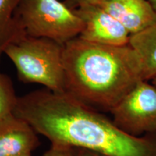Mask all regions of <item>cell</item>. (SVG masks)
<instances>
[{
  "instance_id": "1",
  "label": "cell",
  "mask_w": 156,
  "mask_h": 156,
  "mask_svg": "<svg viewBox=\"0 0 156 156\" xmlns=\"http://www.w3.org/2000/svg\"><path fill=\"white\" fill-rule=\"evenodd\" d=\"M14 114L51 144H63L106 156H156V133L130 135L113 120L65 93L47 88L17 98Z\"/></svg>"
},
{
  "instance_id": "2",
  "label": "cell",
  "mask_w": 156,
  "mask_h": 156,
  "mask_svg": "<svg viewBox=\"0 0 156 156\" xmlns=\"http://www.w3.org/2000/svg\"><path fill=\"white\" fill-rule=\"evenodd\" d=\"M64 93L95 110L110 112L144 80L141 62L129 44L110 46L77 37L63 49Z\"/></svg>"
},
{
  "instance_id": "3",
  "label": "cell",
  "mask_w": 156,
  "mask_h": 156,
  "mask_svg": "<svg viewBox=\"0 0 156 156\" xmlns=\"http://www.w3.org/2000/svg\"><path fill=\"white\" fill-rule=\"evenodd\" d=\"M64 45L45 38L23 35L6 46L4 54L25 83L40 84L55 93H64Z\"/></svg>"
},
{
  "instance_id": "4",
  "label": "cell",
  "mask_w": 156,
  "mask_h": 156,
  "mask_svg": "<svg viewBox=\"0 0 156 156\" xmlns=\"http://www.w3.org/2000/svg\"><path fill=\"white\" fill-rule=\"evenodd\" d=\"M15 17L27 36L62 45L79 36L83 27L74 9L59 0H22Z\"/></svg>"
},
{
  "instance_id": "5",
  "label": "cell",
  "mask_w": 156,
  "mask_h": 156,
  "mask_svg": "<svg viewBox=\"0 0 156 156\" xmlns=\"http://www.w3.org/2000/svg\"><path fill=\"white\" fill-rule=\"evenodd\" d=\"M111 113L114 124L130 135L156 133V87L140 81Z\"/></svg>"
},
{
  "instance_id": "6",
  "label": "cell",
  "mask_w": 156,
  "mask_h": 156,
  "mask_svg": "<svg viewBox=\"0 0 156 156\" xmlns=\"http://www.w3.org/2000/svg\"><path fill=\"white\" fill-rule=\"evenodd\" d=\"M83 23L78 37L89 42L124 46L129 43V31L98 5L82 6L74 9Z\"/></svg>"
},
{
  "instance_id": "7",
  "label": "cell",
  "mask_w": 156,
  "mask_h": 156,
  "mask_svg": "<svg viewBox=\"0 0 156 156\" xmlns=\"http://www.w3.org/2000/svg\"><path fill=\"white\" fill-rule=\"evenodd\" d=\"M98 5L116 19L130 35L156 23V12L148 0H105Z\"/></svg>"
},
{
  "instance_id": "8",
  "label": "cell",
  "mask_w": 156,
  "mask_h": 156,
  "mask_svg": "<svg viewBox=\"0 0 156 156\" xmlns=\"http://www.w3.org/2000/svg\"><path fill=\"white\" fill-rule=\"evenodd\" d=\"M40 144L32 126L15 114L0 124V156L31 154Z\"/></svg>"
},
{
  "instance_id": "9",
  "label": "cell",
  "mask_w": 156,
  "mask_h": 156,
  "mask_svg": "<svg viewBox=\"0 0 156 156\" xmlns=\"http://www.w3.org/2000/svg\"><path fill=\"white\" fill-rule=\"evenodd\" d=\"M129 44L139 56L144 80L153 79L156 75V23L131 35Z\"/></svg>"
},
{
  "instance_id": "10",
  "label": "cell",
  "mask_w": 156,
  "mask_h": 156,
  "mask_svg": "<svg viewBox=\"0 0 156 156\" xmlns=\"http://www.w3.org/2000/svg\"><path fill=\"white\" fill-rule=\"evenodd\" d=\"M22 0H0V60L6 46L23 35L15 12Z\"/></svg>"
},
{
  "instance_id": "11",
  "label": "cell",
  "mask_w": 156,
  "mask_h": 156,
  "mask_svg": "<svg viewBox=\"0 0 156 156\" xmlns=\"http://www.w3.org/2000/svg\"><path fill=\"white\" fill-rule=\"evenodd\" d=\"M17 98L10 77L0 73V124L14 115Z\"/></svg>"
},
{
  "instance_id": "12",
  "label": "cell",
  "mask_w": 156,
  "mask_h": 156,
  "mask_svg": "<svg viewBox=\"0 0 156 156\" xmlns=\"http://www.w3.org/2000/svg\"><path fill=\"white\" fill-rule=\"evenodd\" d=\"M43 156H75V152L73 147L63 144L53 143Z\"/></svg>"
},
{
  "instance_id": "13",
  "label": "cell",
  "mask_w": 156,
  "mask_h": 156,
  "mask_svg": "<svg viewBox=\"0 0 156 156\" xmlns=\"http://www.w3.org/2000/svg\"><path fill=\"white\" fill-rule=\"evenodd\" d=\"M105 0H64V2L70 9H75L82 6L88 5H98Z\"/></svg>"
},
{
  "instance_id": "14",
  "label": "cell",
  "mask_w": 156,
  "mask_h": 156,
  "mask_svg": "<svg viewBox=\"0 0 156 156\" xmlns=\"http://www.w3.org/2000/svg\"><path fill=\"white\" fill-rule=\"evenodd\" d=\"M74 152H75V156H106L97 152L82 149V148L74 147Z\"/></svg>"
},
{
  "instance_id": "15",
  "label": "cell",
  "mask_w": 156,
  "mask_h": 156,
  "mask_svg": "<svg viewBox=\"0 0 156 156\" xmlns=\"http://www.w3.org/2000/svg\"><path fill=\"white\" fill-rule=\"evenodd\" d=\"M148 1H149V2L151 3L152 7H153V9L156 12V0H148Z\"/></svg>"
},
{
  "instance_id": "16",
  "label": "cell",
  "mask_w": 156,
  "mask_h": 156,
  "mask_svg": "<svg viewBox=\"0 0 156 156\" xmlns=\"http://www.w3.org/2000/svg\"><path fill=\"white\" fill-rule=\"evenodd\" d=\"M152 80H153V85L156 87V75L152 79Z\"/></svg>"
},
{
  "instance_id": "17",
  "label": "cell",
  "mask_w": 156,
  "mask_h": 156,
  "mask_svg": "<svg viewBox=\"0 0 156 156\" xmlns=\"http://www.w3.org/2000/svg\"><path fill=\"white\" fill-rule=\"evenodd\" d=\"M17 156H31V154H25V155H20Z\"/></svg>"
}]
</instances>
